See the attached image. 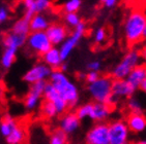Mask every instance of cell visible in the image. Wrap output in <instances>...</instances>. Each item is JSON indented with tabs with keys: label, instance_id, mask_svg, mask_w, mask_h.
Instances as JSON below:
<instances>
[{
	"label": "cell",
	"instance_id": "cell-14",
	"mask_svg": "<svg viewBox=\"0 0 146 144\" xmlns=\"http://www.w3.org/2000/svg\"><path fill=\"white\" fill-rule=\"evenodd\" d=\"M125 122L129 131L135 134H140L146 130V117L143 113H129Z\"/></svg>",
	"mask_w": 146,
	"mask_h": 144
},
{
	"label": "cell",
	"instance_id": "cell-10",
	"mask_svg": "<svg viewBox=\"0 0 146 144\" xmlns=\"http://www.w3.org/2000/svg\"><path fill=\"white\" fill-rule=\"evenodd\" d=\"M51 73H52V69L46 64H37L34 67H32L29 71L26 72L23 79L26 82L32 84L34 82L45 81L46 78L50 77Z\"/></svg>",
	"mask_w": 146,
	"mask_h": 144
},
{
	"label": "cell",
	"instance_id": "cell-1",
	"mask_svg": "<svg viewBox=\"0 0 146 144\" xmlns=\"http://www.w3.org/2000/svg\"><path fill=\"white\" fill-rule=\"evenodd\" d=\"M146 28V14L144 9H133L124 21V37L129 47H133L144 40Z\"/></svg>",
	"mask_w": 146,
	"mask_h": 144
},
{
	"label": "cell",
	"instance_id": "cell-7",
	"mask_svg": "<svg viewBox=\"0 0 146 144\" xmlns=\"http://www.w3.org/2000/svg\"><path fill=\"white\" fill-rule=\"evenodd\" d=\"M129 128L127 122L118 119L109 125V144H125L129 138Z\"/></svg>",
	"mask_w": 146,
	"mask_h": 144
},
{
	"label": "cell",
	"instance_id": "cell-12",
	"mask_svg": "<svg viewBox=\"0 0 146 144\" xmlns=\"http://www.w3.org/2000/svg\"><path fill=\"white\" fill-rule=\"evenodd\" d=\"M135 91L136 89L127 79H113L112 95L116 101L122 98H131Z\"/></svg>",
	"mask_w": 146,
	"mask_h": 144
},
{
	"label": "cell",
	"instance_id": "cell-25",
	"mask_svg": "<svg viewBox=\"0 0 146 144\" xmlns=\"http://www.w3.org/2000/svg\"><path fill=\"white\" fill-rule=\"evenodd\" d=\"M16 53L17 50L15 48H5L1 59V64L4 68H9L16 60Z\"/></svg>",
	"mask_w": 146,
	"mask_h": 144
},
{
	"label": "cell",
	"instance_id": "cell-4",
	"mask_svg": "<svg viewBox=\"0 0 146 144\" xmlns=\"http://www.w3.org/2000/svg\"><path fill=\"white\" fill-rule=\"evenodd\" d=\"M141 59L142 58L140 55V50H136L134 47L131 48L125 54L120 63L112 71V74H111L112 78L113 79H125L131 73V71L138 65H140Z\"/></svg>",
	"mask_w": 146,
	"mask_h": 144
},
{
	"label": "cell",
	"instance_id": "cell-17",
	"mask_svg": "<svg viewBox=\"0 0 146 144\" xmlns=\"http://www.w3.org/2000/svg\"><path fill=\"white\" fill-rule=\"evenodd\" d=\"M115 109V107H113L108 104H104V103H93L92 105V111L90 114V118L96 120V122H102L105 118H107L110 115V113Z\"/></svg>",
	"mask_w": 146,
	"mask_h": 144
},
{
	"label": "cell",
	"instance_id": "cell-30",
	"mask_svg": "<svg viewBox=\"0 0 146 144\" xmlns=\"http://www.w3.org/2000/svg\"><path fill=\"white\" fill-rule=\"evenodd\" d=\"M92 105H93V103H87V104H84V105L80 106V107L77 109L76 114H77V117H79V119H83V118H85V117H90L91 111H92Z\"/></svg>",
	"mask_w": 146,
	"mask_h": 144
},
{
	"label": "cell",
	"instance_id": "cell-35",
	"mask_svg": "<svg viewBox=\"0 0 146 144\" xmlns=\"http://www.w3.org/2000/svg\"><path fill=\"white\" fill-rule=\"evenodd\" d=\"M7 19H9V10L4 6H1L0 7V24L5 22Z\"/></svg>",
	"mask_w": 146,
	"mask_h": 144
},
{
	"label": "cell",
	"instance_id": "cell-20",
	"mask_svg": "<svg viewBox=\"0 0 146 144\" xmlns=\"http://www.w3.org/2000/svg\"><path fill=\"white\" fill-rule=\"evenodd\" d=\"M50 23L48 19L42 14H36L30 21V32H46Z\"/></svg>",
	"mask_w": 146,
	"mask_h": 144
},
{
	"label": "cell",
	"instance_id": "cell-26",
	"mask_svg": "<svg viewBox=\"0 0 146 144\" xmlns=\"http://www.w3.org/2000/svg\"><path fill=\"white\" fill-rule=\"evenodd\" d=\"M50 144H68L66 134L60 129L54 130L50 136Z\"/></svg>",
	"mask_w": 146,
	"mask_h": 144
},
{
	"label": "cell",
	"instance_id": "cell-33",
	"mask_svg": "<svg viewBox=\"0 0 146 144\" xmlns=\"http://www.w3.org/2000/svg\"><path fill=\"white\" fill-rule=\"evenodd\" d=\"M107 31L105 28H98V30L96 32V35H94V41L96 43L100 45L102 42H104L107 38V33H106Z\"/></svg>",
	"mask_w": 146,
	"mask_h": 144
},
{
	"label": "cell",
	"instance_id": "cell-2",
	"mask_svg": "<svg viewBox=\"0 0 146 144\" xmlns=\"http://www.w3.org/2000/svg\"><path fill=\"white\" fill-rule=\"evenodd\" d=\"M50 82L59 95L66 101L68 108H73L77 105L79 100L78 89L63 72L60 70H53L50 75Z\"/></svg>",
	"mask_w": 146,
	"mask_h": 144
},
{
	"label": "cell",
	"instance_id": "cell-21",
	"mask_svg": "<svg viewBox=\"0 0 146 144\" xmlns=\"http://www.w3.org/2000/svg\"><path fill=\"white\" fill-rule=\"evenodd\" d=\"M18 125H19V122L14 117H11L9 114H6L0 120V131H1V134L4 137H7L18 127Z\"/></svg>",
	"mask_w": 146,
	"mask_h": 144
},
{
	"label": "cell",
	"instance_id": "cell-39",
	"mask_svg": "<svg viewBox=\"0 0 146 144\" xmlns=\"http://www.w3.org/2000/svg\"><path fill=\"white\" fill-rule=\"evenodd\" d=\"M139 88H140L141 91L144 92V93L146 94V78L144 79L143 81H142V83L140 84V86H139Z\"/></svg>",
	"mask_w": 146,
	"mask_h": 144
},
{
	"label": "cell",
	"instance_id": "cell-19",
	"mask_svg": "<svg viewBox=\"0 0 146 144\" xmlns=\"http://www.w3.org/2000/svg\"><path fill=\"white\" fill-rule=\"evenodd\" d=\"M42 58L46 65L50 67L51 69L53 70L60 69V67L62 65V60H61V57H60L59 50H57L55 47H52L49 52H47L45 55L42 56Z\"/></svg>",
	"mask_w": 146,
	"mask_h": 144
},
{
	"label": "cell",
	"instance_id": "cell-11",
	"mask_svg": "<svg viewBox=\"0 0 146 144\" xmlns=\"http://www.w3.org/2000/svg\"><path fill=\"white\" fill-rule=\"evenodd\" d=\"M46 84H47L46 81L32 83L28 94H27V96L25 98V101H24L25 106L28 109H34L37 106V104L39 103V99L42 98V96H44Z\"/></svg>",
	"mask_w": 146,
	"mask_h": 144
},
{
	"label": "cell",
	"instance_id": "cell-24",
	"mask_svg": "<svg viewBox=\"0 0 146 144\" xmlns=\"http://www.w3.org/2000/svg\"><path fill=\"white\" fill-rule=\"evenodd\" d=\"M40 113H42V117H45L47 119L53 118V117H55L58 114L56 108L53 105V103L46 101V100H44V102L40 105Z\"/></svg>",
	"mask_w": 146,
	"mask_h": 144
},
{
	"label": "cell",
	"instance_id": "cell-6",
	"mask_svg": "<svg viewBox=\"0 0 146 144\" xmlns=\"http://www.w3.org/2000/svg\"><path fill=\"white\" fill-rule=\"evenodd\" d=\"M85 32H86V24L84 22H81L75 28V30L72 33V35L68 38L65 39L64 42L62 43L61 47H60V50H59L62 61H64V60H66L68 58V56L72 53V50L79 43L80 39L84 36Z\"/></svg>",
	"mask_w": 146,
	"mask_h": 144
},
{
	"label": "cell",
	"instance_id": "cell-13",
	"mask_svg": "<svg viewBox=\"0 0 146 144\" xmlns=\"http://www.w3.org/2000/svg\"><path fill=\"white\" fill-rule=\"evenodd\" d=\"M47 36L49 37L52 45H59L63 43L68 35V29L64 24L61 23H54L49 26V28L46 30Z\"/></svg>",
	"mask_w": 146,
	"mask_h": 144
},
{
	"label": "cell",
	"instance_id": "cell-16",
	"mask_svg": "<svg viewBox=\"0 0 146 144\" xmlns=\"http://www.w3.org/2000/svg\"><path fill=\"white\" fill-rule=\"evenodd\" d=\"M80 124V119L74 112H66L62 115L60 119V130H62L65 134L73 133L76 131Z\"/></svg>",
	"mask_w": 146,
	"mask_h": 144
},
{
	"label": "cell",
	"instance_id": "cell-32",
	"mask_svg": "<svg viewBox=\"0 0 146 144\" xmlns=\"http://www.w3.org/2000/svg\"><path fill=\"white\" fill-rule=\"evenodd\" d=\"M35 7L37 14H42L51 7V0H35Z\"/></svg>",
	"mask_w": 146,
	"mask_h": 144
},
{
	"label": "cell",
	"instance_id": "cell-23",
	"mask_svg": "<svg viewBox=\"0 0 146 144\" xmlns=\"http://www.w3.org/2000/svg\"><path fill=\"white\" fill-rule=\"evenodd\" d=\"M11 31L20 35L28 36L30 34V22L25 18H22L15 23Z\"/></svg>",
	"mask_w": 146,
	"mask_h": 144
},
{
	"label": "cell",
	"instance_id": "cell-22",
	"mask_svg": "<svg viewBox=\"0 0 146 144\" xmlns=\"http://www.w3.org/2000/svg\"><path fill=\"white\" fill-rule=\"evenodd\" d=\"M25 137L26 132L24 126L18 125V127L6 137V142L9 144H22L25 140Z\"/></svg>",
	"mask_w": 146,
	"mask_h": 144
},
{
	"label": "cell",
	"instance_id": "cell-40",
	"mask_svg": "<svg viewBox=\"0 0 146 144\" xmlns=\"http://www.w3.org/2000/svg\"><path fill=\"white\" fill-rule=\"evenodd\" d=\"M133 144H146V138L140 139V140H138V141H136L135 143Z\"/></svg>",
	"mask_w": 146,
	"mask_h": 144
},
{
	"label": "cell",
	"instance_id": "cell-34",
	"mask_svg": "<svg viewBox=\"0 0 146 144\" xmlns=\"http://www.w3.org/2000/svg\"><path fill=\"white\" fill-rule=\"evenodd\" d=\"M100 76H101V75L98 74V72H96V71H89L87 74H85V81H87V82L90 84V83H92V82H94V81H98Z\"/></svg>",
	"mask_w": 146,
	"mask_h": 144
},
{
	"label": "cell",
	"instance_id": "cell-29",
	"mask_svg": "<svg viewBox=\"0 0 146 144\" xmlns=\"http://www.w3.org/2000/svg\"><path fill=\"white\" fill-rule=\"evenodd\" d=\"M127 109L129 113H142V106L136 98H129L127 102Z\"/></svg>",
	"mask_w": 146,
	"mask_h": 144
},
{
	"label": "cell",
	"instance_id": "cell-31",
	"mask_svg": "<svg viewBox=\"0 0 146 144\" xmlns=\"http://www.w3.org/2000/svg\"><path fill=\"white\" fill-rule=\"evenodd\" d=\"M63 19H64V22L66 23V25L73 28H76L82 22L80 17L77 14H65Z\"/></svg>",
	"mask_w": 146,
	"mask_h": 144
},
{
	"label": "cell",
	"instance_id": "cell-36",
	"mask_svg": "<svg viewBox=\"0 0 146 144\" xmlns=\"http://www.w3.org/2000/svg\"><path fill=\"white\" fill-rule=\"evenodd\" d=\"M100 68H101V63L98 61H92L87 65V69L89 70V71L98 72V70H100Z\"/></svg>",
	"mask_w": 146,
	"mask_h": 144
},
{
	"label": "cell",
	"instance_id": "cell-41",
	"mask_svg": "<svg viewBox=\"0 0 146 144\" xmlns=\"http://www.w3.org/2000/svg\"><path fill=\"white\" fill-rule=\"evenodd\" d=\"M105 1H106V0H101V2H102V3H104Z\"/></svg>",
	"mask_w": 146,
	"mask_h": 144
},
{
	"label": "cell",
	"instance_id": "cell-37",
	"mask_svg": "<svg viewBox=\"0 0 146 144\" xmlns=\"http://www.w3.org/2000/svg\"><path fill=\"white\" fill-rule=\"evenodd\" d=\"M139 50H140L141 58L143 59L144 61H145V63H146V40H145V42L143 43V45H142V47H141Z\"/></svg>",
	"mask_w": 146,
	"mask_h": 144
},
{
	"label": "cell",
	"instance_id": "cell-15",
	"mask_svg": "<svg viewBox=\"0 0 146 144\" xmlns=\"http://www.w3.org/2000/svg\"><path fill=\"white\" fill-rule=\"evenodd\" d=\"M27 37L28 36L20 35V34L15 33L13 31H9V32H6V33L3 34L2 43L5 48L18 50L19 47L23 46V45H25L26 41H27Z\"/></svg>",
	"mask_w": 146,
	"mask_h": 144
},
{
	"label": "cell",
	"instance_id": "cell-38",
	"mask_svg": "<svg viewBox=\"0 0 146 144\" xmlns=\"http://www.w3.org/2000/svg\"><path fill=\"white\" fill-rule=\"evenodd\" d=\"M116 2H117V0H106L103 4H104L106 7H109V9H111V7H113V6L115 5Z\"/></svg>",
	"mask_w": 146,
	"mask_h": 144
},
{
	"label": "cell",
	"instance_id": "cell-27",
	"mask_svg": "<svg viewBox=\"0 0 146 144\" xmlns=\"http://www.w3.org/2000/svg\"><path fill=\"white\" fill-rule=\"evenodd\" d=\"M23 4L25 7V14L23 18H25L30 22L31 19L37 14L36 7H35V0H23Z\"/></svg>",
	"mask_w": 146,
	"mask_h": 144
},
{
	"label": "cell",
	"instance_id": "cell-5",
	"mask_svg": "<svg viewBox=\"0 0 146 144\" xmlns=\"http://www.w3.org/2000/svg\"><path fill=\"white\" fill-rule=\"evenodd\" d=\"M26 43L28 45L29 50H32V53L38 56H44L53 47V45L51 43L50 39L47 36V33L44 31L30 32V34L27 37Z\"/></svg>",
	"mask_w": 146,
	"mask_h": 144
},
{
	"label": "cell",
	"instance_id": "cell-8",
	"mask_svg": "<svg viewBox=\"0 0 146 144\" xmlns=\"http://www.w3.org/2000/svg\"><path fill=\"white\" fill-rule=\"evenodd\" d=\"M87 144H109V125L98 122L87 133Z\"/></svg>",
	"mask_w": 146,
	"mask_h": 144
},
{
	"label": "cell",
	"instance_id": "cell-9",
	"mask_svg": "<svg viewBox=\"0 0 146 144\" xmlns=\"http://www.w3.org/2000/svg\"><path fill=\"white\" fill-rule=\"evenodd\" d=\"M44 97H45L46 101L53 103V105L55 106L57 110V113L62 114L65 113L68 109V105L66 101L59 95V93L56 91V89L53 86V84L51 82H47L45 88V92H44Z\"/></svg>",
	"mask_w": 146,
	"mask_h": 144
},
{
	"label": "cell",
	"instance_id": "cell-18",
	"mask_svg": "<svg viewBox=\"0 0 146 144\" xmlns=\"http://www.w3.org/2000/svg\"><path fill=\"white\" fill-rule=\"evenodd\" d=\"M146 78V63H142L138 65L131 71L125 79L132 84L136 90L140 86L142 81Z\"/></svg>",
	"mask_w": 146,
	"mask_h": 144
},
{
	"label": "cell",
	"instance_id": "cell-3",
	"mask_svg": "<svg viewBox=\"0 0 146 144\" xmlns=\"http://www.w3.org/2000/svg\"><path fill=\"white\" fill-rule=\"evenodd\" d=\"M112 82L113 78L111 75H102L98 81L88 86V91L96 102L115 107L116 100L112 95Z\"/></svg>",
	"mask_w": 146,
	"mask_h": 144
},
{
	"label": "cell",
	"instance_id": "cell-28",
	"mask_svg": "<svg viewBox=\"0 0 146 144\" xmlns=\"http://www.w3.org/2000/svg\"><path fill=\"white\" fill-rule=\"evenodd\" d=\"M81 4V0H68L63 4V10L65 14H77Z\"/></svg>",
	"mask_w": 146,
	"mask_h": 144
}]
</instances>
